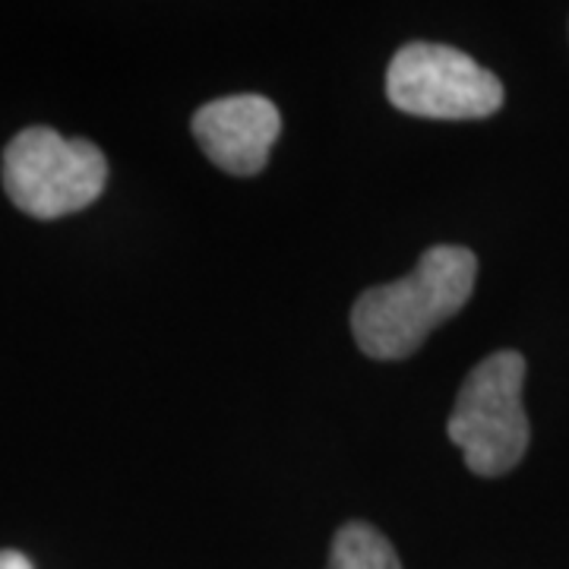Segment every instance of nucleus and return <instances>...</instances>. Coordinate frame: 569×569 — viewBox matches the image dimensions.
<instances>
[{
  "label": "nucleus",
  "mask_w": 569,
  "mask_h": 569,
  "mask_svg": "<svg viewBox=\"0 0 569 569\" xmlns=\"http://www.w3.org/2000/svg\"><path fill=\"white\" fill-rule=\"evenodd\" d=\"M108 162L89 140H63L51 127H29L3 152V190L32 219H61L102 197Z\"/></svg>",
  "instance_id": "7ed1b4c3"
},
{
  "label": "nucleus",
  "mask_w": 569,
  "mask_h": 569,
  "mask_svg": "<svg viewBox=\"0 0 569 569\" xmlns=\"http://www.w3.org/2000/svg\"><path fill=\"white\" fill-rule=\"evenodd\" d=\"M329 569H402V563L383 531L367 522H348L332 538Z\"/></svg>",
  "instance_id": "423d86ee"
},
{
  "label": "nucleus",
  "mask_w": 569,
  "mask_h": 569,
  "mask_svg": "<svg viewBox=\"0 0 569 569\" xmlns=\"http://www.w3.org/2000/svg\"><path fill=\"white\" fill-rule=\"evenodd\" d=\"M0 569H32V563L20 550H0Z\"/></svg>",
  "instance_id": "0eeeda50"
},
{
  "label": "nucleus",
  "mask_w": 569,
  "mask_h": 569,
  "mask_svg": "<svg viewBox=\"0 0 569 569\" xmlns=\"http://www.w3.org/2000/svg\"><path fill=\"white\" fill-rule=\"evenodd\" d=\"M478 257L468 247H430L406 279L367 288L351 307V332L367 358L399 361L456 317L471 298Z\"/></svg>",
  "instance_id": "f257e3e1"
},
{
  "label": "nucleus",
  "mask_w": 569,
  "mask_h": 569,
  "mask_svg": "<svg viewBox=\"0 0 569 569\" xmlns=\"http://www.w3.org/2000/svg\"><path fill=\"white\" fill-rule=\"evenodd\" d=\"M279 133L282 114L263 96H228L193 114V137L200 149L222 171L238 178L263 171Z\"/></svg>",
  "instance_id": "39448f33"
},
{
  "label": "nucleus",
  "mask_w": 569,
  "mask_h": 569,
  "mask_svg": "<svg viewBox=\"0 0 569 569\" xmlns=\"http://www.w3.org/2000/svg\"><path fill=\"white\" fill-rule=\"evenodd\" d=\"M387 96L415 118L481 121L503 104V82L459 48L411 41L389 63Z\"/></svg>",
  "instance_id": "20e7f679"
},
{
  "label": "nucleus",
  "mask_w": 569,
  "mask_h": 569,
  "mask_svg": "<svg viewBox=\"0 0 569 569\" xmlns=\"http://www.w3.org/2000/svg\"><path fill=\"white\" fill-rule=\"evenodd\" d=\"M526 358L497 351L466 377L449 415L447 433L462 449L466 466L481 478H500L522 462L531 440L522 408Z\"/></svg>",
  "instance_id": "f03ea898"
}]
</instances>
